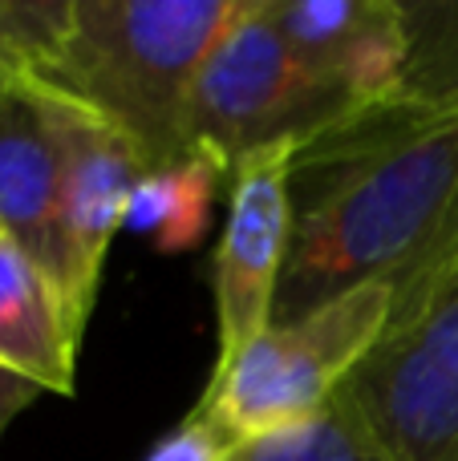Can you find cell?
<instances>
[{
  "label": "cell",
  "instance_id": "obj_1",
  "mask_svg": "<svg viewBox=\"0 0 458 461\" xmlns=\"http://www.w3.org/2000/svg\"><path fill=\"white\" fill-rule=\"evenodd\" d=\"M292 235L272 324L373 279H406L458 235V105L386 102L292 158Z\"/></svg>",
  "mask_w": 458,
  "mask_h": 461
},
{
  "label": "cell",
  "instance_id": "obj_2",
  "mask_svg": "<svg viewBox=\"0 0 458 461\" xmlns=\"http://www.w3.org/2000/svg\"><path fill=\"white\" fill-rule=\"evenodd\" d=\"M243 0H73L29 86L118 130L151 170L187 154V102Z\"/></svg>",
  "mask_w": 458,
  "mask_h": 461
},
{
  "label": "cell",
  "instance_id": "obj_3",
  "mask_svg": "<svg viewBox=\"0 0 458 461\" xmlns=\"http://www.w3.org/2000/svg\"><path fill=\"white\" fill-rule=\"evenodd\" d=\"M333 409L386 461L458 457V235L398 284L386 336Z\"/></svg>",
  "mask_w": 458,
  "mask_h": 461
},
{
  "label": "cell",
  "instance_id": "obj_4",
  "mask_svg": "<svg viewBox=\"0 0 458 461\" xmlns=\"http://www.w3.org/2000/svg\"><path fill=\"white\" fill-rule=\"evenodd\" d=\"M394 303L398 279H373L292 324L264 328L235 360L211 368L195 413L240 446L329 413L349 373L386 336Z\"/></svg>",
  "mask_w": 458,
  "mask_h": 461
},
{
  "label": "cell",
  "instance_id": "obj_5",
  "mask_svg": "<svg viewBox=\"0 0 458 461\" xmlns=\"http://www.w3.org/2000/svg\"><path fill=\"white\" fill-rule=\"evenodd\" d=\"M370 105L321 77L268 21L264 0H243L240 16L211 45L191 102L187 150L203 146L227 170L272 146H308Z\"/></svg>",
  "mask_w": 458,
  "mask_h": 461
},
{
  "label": "cell",
  "instance_id": "obj_6",
  "mask_svg": "<svg viewBox=\"0 0 458 461\" xmlns=\"http://www.w3.org/2000/svg\"><path fill=\"white\" fill-rule=\"evenodd\" d=\"M300 146H272L232 170L227 223L211 255L215 295V365L235 360L264 328H272L276 292L292 235V158Z\"/></svg>",
  "mask_w": 458,
  "mask_h": 461
},
{
  "label": "cell",
  "instance_id": "obj_7",
  "mask_svg": "<svg viewBox=\"0 0 458 461\" xmlns=\"http://www.w3.org/2000/svg\"><path fill=\"white\" fill-rule=\"evenodd\" d=\"M41 89V86H37ZM61 134V239H65V300L78 324H89L97 303L110 243L126 227V207L146 162L118 130L81 105L49 94Z\"/></svg>",
  "mask_w": 458,
  "mask_h": 461
},
{
  "label": "cell",
  "instance_id": "obj_8",
  "mask_svg": "<svg viewBox=\"0 0 458 461\" xmlns=\"http://www.w3.org/2000/svg\"><path fill=\"white\" fill-rule=\"evenodd\" d=\"M284 41L357 105L398 102L406 69L402 0H264Z\"/></svg>",
  "mask_w": 458,
  "mask_h": 461
},
{
  "label": "cell",
  "instance_id": "obj_9",
  "mask_svg": "<svg viewBox=\"0 0 458 461\" xmlns=\"http://www.w3.org/2000/svg\"><path fill=\"white\" fill-rule=\"evenodd\" d=\"M0 235L41 263L65 295L61 134L49 94L21 77H0Z\"/></svg>",
  "mask_w": 458,
  "mask_h": 461
},
{
  "label": "cell",
  "instance_id": "obj_10",
  "mask_svg": "<svg viewBox=\"0 0 458 461\" xmlns=\"http://www.w3.org/2000/svg\"><path fill=\"white\" fill-rule=\"evenodd\" d=\"M81 332L86 328L73 320L45 267L0 235V365L37 381L45 393L73 397Z\"/></svg>",
  "mask_w": 458,
  "mask_h": 461
},
{
  "label": "cell",
  "instance_id": "obj_11",
  "mask_svg": "<svg viewBox=\"0 0 458 461\" xmlns=\"http://www.w3.org/2000/svg\"><path fill=\"white\" fill-rule=\"evenodd\" d=\"M232 183V170L203 146H191L183 158L138 178L126 207V230L146 235L159 251H191L211 223L219 191Z\"/></svg>",
  "mask_w": 458,
  "mask_h": 461
},
{
  "label": "cell",
  "instance_id": "obj_12",
  "mask_svg": "<svg viewBox=\"0 0 458 461\" xmlns=\"http://www.w3.org/2000/svg\"><path fill=\"white\" fill-rule=\"evenodd\" d=\"M406 69L398 102L458 105V0H402Z\"/></svg>",
  "mask_w": 458,
  "mask_h": 461
},
{
  "label": "cell",
  "instance_id": "obj_13",
  "mask_svg": "<svg viewBox=\"0 0 458 461\" xmlns=\"http://www.w3.org/2000/svg\"><path fill=\"white\" fill-rule=\"evenodd\" d=\"M232 461H386L337 409L240 446Z\"/></svg>",
  "mask_w": 458,
  "mask_h": 461
},
{
  "label": "cell",
  "instance_id": "obj_14",
  "mask_svg": "<svg viewBox=\"0 0 458 461\" xmlns=\"http://www.w3.org/2000/svg\"><path fill=\"white\" fill-rule=\"evenodd\" d=\"M235 449H240V441H232L215 421L191 409L167 438L154 441L142 461H232Z\"/></svg>",
  "mask_w": 458,
  "mask_h": 461
},
{
  "label": "cell",
  "instance_id": "obj_15",
  "mask_svg": "<svg viewBox=\"0 0 458 461\" xmlns=\"http://www.w3.org/2000/svg\"><path fill=\"white\" fill-rule=\"evenodd\" d=\"M41 393H45V389H41L37 381H29V376L13 373L8 365H0V433H5L8 425L24 413V409H29Z\"/></svg>",
  "mask_w": 458,
  "mask_h": 461
},
{
  "label": "cell",
  "instance_id": "obj_16",
  "mask_svg": "<svg viewBox=\"0 0 458 461\" xmlns=\"http://www.w3.org/2000/svg\"><path fill=\"white\" fill-rule=\"evenodd\" d=\"M451 461H458V457H451Z\"/></svg>",
  "mask_w": 458,
  "mask_h": 461
},
{
  "label": "cell",
  "instance_id": "obj_17",
  "mask_svg": "<svg viewBox=\"0 0 458 461\" xmlns=\"http://www.w3.org/2000/svg\"><path fill=\"white\" fill-rule=\"evenodd\" d=\"M0 77H5V73H0Z\"/></svg>",
  "mask_w": 458,
  "mask_h": 461
}]
</instances>
